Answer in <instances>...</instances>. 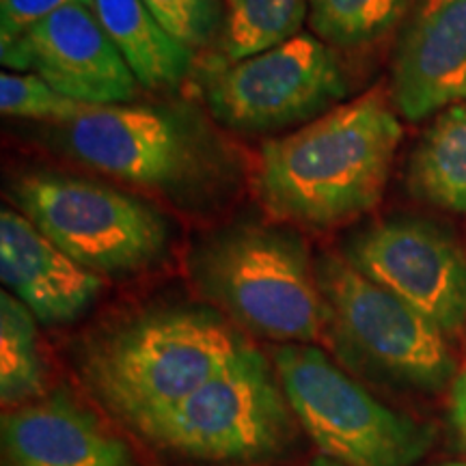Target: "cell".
I'll list each match as a JSON object with an SVG mask.
<instances>
[{
	"mask_svg": "<svg viewBox=\"0 0 466 466\" xmlns=\"http://www.w3.org/2000/svg\"><path fill=\"white\" fill-rule=\"evenodd\" d=\"M0 58L9 72L42 76L58 93L86 106L132 104L143 89L85 3L56 9L14 44L0 46Z\"/></svg>",
	"mask_w": 466,
	"mask_h": 466,
	"instance_id": "11",
	"label": "cell"
},
{
	"mask_svg": "<svg viewBox=\"0 0 466 466\" xmlns=\"http://www.w3.org/2000/svg\"><path fill=\"white\" fill-rule=\"evenodd\" d=\"M348 78L333 46L300 33L277 48L225 63L203 78V102L218 124L270 132L318 119L346 97Z\"/></svg>",
	"mask_w": 466,
	"mask_h": 466,
	"instance_id": "9",
	"label": "cell"
},
{
	"mask_svg": "<svg viewBox=\"0 0 466 466\" xmlns=\"http://www.w3.org/2000/svg\"><path fill=\"white\" fill-rule=\"evenodd\" d=\"M190 268L201 294L253 333L285 343H311L326 333L316 264L299 233L231 225L195 250Z\"/></svg>",
	"mask_w": 466,
	"mask_h": 466,
	"instance_id": "4",
	"label": "cell"
},
{
	"mask_svg": "<svg viewBox=\"0 0 466 466\" xmlns=\"http://www.w3.org/2000/svg\"><path fill=\"white\" fill-rule=\"evenodd\" d=\"M343 258L447 337L464 329L466 253L442 227L419 218L382 220L352 238Z\"/></svg>",
	"mask_w": 466,
	"mask_h": 466,
	"instance_id": "10",
	"label": "cell"
},
{
	"mask_svg": "<svg viewBox=\"0 0 466 466\" xmlns=\"http://www.w3.org/2000/svg\"><path fill=\"white\" fill-rule=\"evenodd\" d=\"M400 141L401 124L387 97L365 93L264 143L261 201L299 225L350 223L380 203Z\"/></svg>",
	"mask_w": 466,
	"mask_h": 466,
	"instance_id": "1",
	"label": "cell"
},
{
	"mask_svg": "<svg viewBox=\"0 0 466 466\" xmlns=\"http://www.w3.org/2000/svg\"><path fill=\"white\" fill-rule=\"evenodd\" d=\"M72 3L93 7V0H0V46L14 44L56 9Z\"/></svg>",
	"mask_w": 466,
	"mask_h": 466,
	"instance_id": "22",
	"label": "cell"
},
{
	"mask_svg": "<svg viewBox=\"0 0 466 466\" xmlns=\"http://www.w3.org/2000/svg\"><path fill=\"white\" fill-rule=\"evenodd\" d=\"M160 26L188 50L208 48L223 31V0H143Z\"/></svg>",
	"mask_w": 466,
	"mask_h": 466,
	"instance_id": "21",
	"label": "cell"
},
{
	"mask_svg": "<svg viewBox=\"0 0 466 466\" xmlns=\"http://www.w3.org/2000/svg\"><path fill=\"white\" fill-rule=\"evenodd\" d=\"M46 363L37 318L9 291L0 294V400L5 408L42 398Z\"/></svg>",
	"mask_w": 466,
	"mask_h": 466,
	"instance_id": "18",
	"label": "cell"
},
{
	"mask_svg": "<svg viewBox=\"0 0 466 466\" xmlns=\"http://www.w3.org/2000/svg\"><path fill=\"white\" fill-rule=\"evenodd\" d=\"M275 370L291 412L324 458L343 466H415L434 428L382 404L319 348L285 343Z\"/></svg>",
	"mask_w": 466,
	"mask_h": 466,
	"instance_id": "6",
	"label": "cell"
},
{
	"mask_svg": "<svg viewBox=\"0 0 466 466\" xmlns=\"http://www.w3.org/2000/svg\"><path fill=\"white\" fill-rule=\"evenodd\" d=\"M326 330L350 363L382 380L436 393L456 380V357L432 319L367 279L346 258L316 264Z\"/></svg>",
	"mask_w": 466,
	"mask_h": 466,
	"instance_id": "7",
	"label": "cell"
},
{
	"mask_svg": "<svg viewBox=\"0 0 466 466\" xmlns=\"http://www.w3.org/2000/svg\"><path fill=\"white\" fill-rule=\"evenodd\" d=\"M93 11L143 89L167 91L184 83L195 52L175 42L143 0H93Z\"/></svg>",
	"mask_w": 466,
	"mask_h": 466,
	"instance_id": "15",
	"label": "cell"
},
{
	"mask_svg": "<svg viewBox=\"0 0 466 466\" xmlns=\"http://www.w3.org/2000/svg\"><path fill=\"white\" fill-rule=\"evenodd\" d=\"M408 186L430 206L466 212V102L434 116L410 156Z\"/></svg>",
	"mask_w": 466,
	"mask_h": 466,
	"instance_id": "16",
	"label": "cell"
},
{
	"mask_svg": "<svg viewBox=\"0 0 466 466\" xmlns=\"http://www.w3.org/2000/svg\"><path fill=\"white\" fill-rule=\"evenodd\" d=\"M0 279L5 291L48 326L83 316L104 288L100 275L63 253L14 208L0 212Z\"/></svg>",
	"mask_w": 466,
	"mask_h": 466,
	"instance_id": "13",
	"label": "cell"
},
{
	"mask_svg": "<svg viewBox=\"0 0 466 466\" xmlns=\"http://www.w3.org/2000/svg\"><path fill=\"white\" fill-rule=\"evenodd\" d=\"M91 108L58 93L37 74L3 72L0 76V110L7 116L63 126L89 113Z\"/></svg>",
	"mask_w": 466,
	"mask_h": 466,
	"instance_id": "20",
	"label": "cell"
},
{
	"mask_svg": "<svg viewBox=\"0 0 466 466\" xmlns=\"http://www.w3.org/2000/svg\"><path fill=\"white\" fill-rule=\"evenodd\" d=\"M432 466H466V462H441V464H432Z\"/></svg>",
	"mask_w": 466,
	"mask_h": 466,
	"instance_id": "25",
	"label": "cell"
},
{
	"mask_svg": "<svg viewBox=\"0 0 466 466\" xmlns=\"http://www.w3.org/2000/svg\"><path fill=\"white\" fill-rule=\"evenodd\" d=\"M311 0H223L218 46L227 63L261 55L300 35Z\"/></svg>",
	"mask_w": 466,
	"mask_h": 466,
	"instance_id": "17",
	"label": "cell"
},
{
	"mask_svg": "<svg viewBox=\"0 0 466 466\" xmlns=\"http://www.w3.org/2000/svg\"><path fill=\"white\" fill-rule=\"evenodd\" d=\"M162 450L212 462H259L296 441V417L264 354L248 346L229 367L137 430Z\"/></svg>",
	"mask_w": 466,
	"mask_h": 466,
	"instance_id": "5",
	"label": "cell"
},
{
	"mask_svg": "<svg viewBox=\"0 0 466 466\" xmlns=\"http://www.w3.org/2000/svg\"><path fill=\"white\" fill-rule=\"evenodd\" d=\"M391 89L408 121L466 102V0H415L395 50Z\"/></svg>",
	"mask_w": 466,
	"mask_h": 466,
	"instance_id": "12",
	"label": "cell"
},
{
	"mask_svg": "<svg viewBox=\"0 0 466 466\" xmlns=\"http://www.w3.org/2000/svg\"><path fill=\"white\" fill-rule=\"evenodd\" d=\"M250 346L208 307H154L93 337L80 371L91 393L116 419L138 430Z\"/></svg>",
	"mask_w": 466,
	"mask_h": 466,
	"instance_id": "2",
	"label": "cell"
},
{
	"mask_svg": "<svg viewBox=\"0 0 466 466\" xmlns=\"http://www.w3.org/2000/svg\"><path fill=\"white\" fill-rule=\"evenodd\" d=\"M415 0H311L313 35L337 48L380 42L404 20Z\"/></svg>",
	"mask_w": 466,
	"mask_h": 466,
	"instance_id": "19",
	"label": "cell"
},
{
	"mask_svg": "<svg viewBox=\"0 0 466 466\" xmlns=\"http://www.w3.org/2000/svg\"><path fill=\"white\" fill-rule=\"evenodd\" d=\"M56 138L72 158L175 203L214 199L238 168L223 138L188 104L93 106L56 126Z\"/></svg>",
	"mask_w": 466,
	"mask_h": 466,
	"instance_id": "3",
	"label": "cell"
},
{
	"mask_svg": "<svg viewBox=\"0 0 466 466\" xmlns=\"http://www.w3.org/2000/svg\"><path fill=\"white\" fill-rule=\"evenodd\" d=\"M11 197L46 238L96 275L143 270L171 242L158 209L86 177L31 171L15 179Z\"/></svg>",
	"mask_w": 466,
	"mask_h": 466,
	"instance_id": "8",
	"label": "cell"
},
{
	"mask_svg": "<svg viewBox=\"0 0 466 466\" xmlns=\"http://www.w3.org/2000/svg\"><path fill=\"white\" fill-rule=\"evenodd\" d=\"M307 466H343V464L335 462V460H330V458L319 456V458H316V460H311V462H309Z\"/></svg>",
	"mask_w": 466,
	"mask_h": 466,
	"instance_id": "24",
	"label": "cell"
},
{
	"mask_svg": "<svg viewBox=\"0 0 466 466\" xmlns=\"http://www.w3.org/2000/svg\"><path fill=\"white\" fill-rule=\"evenodd\" d=\"M3 453L7 466H138L126 442L66 391L5 412Z\"/></svg>",
	"mask_w": 466,
	"mask_h": 466,
	"instance_id": "14",
	"label": "cell"
},
{
	"mask_svg": "<svg viewBox=\"0 0 466 466\" xmlns=\"http://www.w3.org/2000/svg\"><path fill=\"white\" fill-rule=\"evenodd\" d=\"M450 412H451L453 430H456L460 441L466 445V370L460 371L456 380H453Z\"/></svg>",
	"mask_w": 466,
	"mask_h": 466,
	"instance_id": "23",
	"label": "cell"
}]
</instances>
